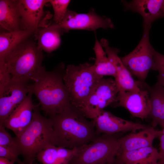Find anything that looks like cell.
Returning a JSON list of instances; mask_svg holds the SVG:
<instances>
[{"instance_id": "6da1fadb", "label": "cell", "mask_w": 164, "mask_h": 164, "mask_svg": "<svg viewBox=\"0 0 164 164\" xmlns=\"http://www.w3.org/2000/svg\"><path fill=\"white\" fill-rule=\"evenodd\" d=\"M65 69L60 64L53 70H44L31 84L43 111L49 117L69 110L73 107L63 81Z\"/></svg>"}, {"instance_id": "7a4b0ae2", "label": "cell", "mask_w": 164, "mask_h": 164, "mask_svg": "<svg viewBox=\"0 0 164 164\" xmlns=\"http://www.w3.org/2000/svg\"><path fill=\"white\" fill-rule=\"evenodd\" d=\"M49 118L53 124L54 145L57 147L71 149L79 147L98 136L93 121H88L74 107Z\"/></svg>"}, {"instance_id": "3957f363", "label": "cell", "mask_w": 164, "mask_h": 164, "mask_svg": "<svg viewBox=\"0 0 164 164\" xmlns=\"http://www.w3.org/2000/svg\"><path fill=\"white\" fill-rule=\"evenodd\" d=\"M30 38L21 43L0 61L6 66L12 82L34 81L46 70L42 66L44 57L43 51Z\"/></svg>"}, {"instance_id": "277c9868", "label": "cell", "mask_w": 164, "mask_h": 164, "mask_svg": "<svg viewBox=\"0 0 164 164\" xmlns=\"http://www.w3.org/2000/svg\"><path fill=\"white\" fill-rule=\"evenodd\" d=\"M39 109V105H35L30 124L20 135L14 138L24 164H33L39 152L54 145L52 121L42 115Z\"/></svg>"}, {"instance_id": "5b68a950", "label": "cell", "mask_w": 164, "mask_h": 164, "mask_svg": "<svg viewBox=\"0 0 164 164\" xmlns=\"http://www.w3.org/2000/svg\"><path fill=\"white\" fill-rule=\"evenodd\" d=\"M103 77L95 73L91 63L68 65L63 79L73 106L79 110Z\"/></svg>"}, {"instance_id": "8992f818", "label": "cell", "mask_w": 164, "mask_h": 164, "mask_svg": "<svg viewBox=\"0 0 164 164\" xmlns=\"http://www.w3.org/2000/svg\"><path fill=\"white\" fill-rule=\"evenodd\" d=\"M113 135L102 134L77 148L69 164H106L114 161L119 152L120 144L119 138Z\"/></svg>"}, {"instance_id": "52a82bcc", "label": "cell", "mask_w": 164, "mask_h": 164, "mask_svg": "<svg viewBox=\"0 0 164 164\" xmlns=\"http://www.w3.org/2000/svg\"><path fill=\"white\" fill-rule=\"evenodd\" d=\"M151 26H143L141 39L131 53L120 58L124 64L131 74L144 81L150 70H153L155 65V50L151 45L149 32Z\"/></svg>"}, {"instance_id": "ba28073f", "label": "cell", "mask_w": 164, "mask_h": 164, "mask_svg": "<svg viewBox=\"0 0 164 164\" xmlns=\"http://www.w3.org/2000/svg\"><path fill=\"white\" fill-rule=\"evenodd\" d=\"M118 92L114 80L103 77L95 86L79 110L87 118L93 120L104 108L118 102Z\"/></svg>"}, {"instance_id": "9c48e42d", "label": "cell", "mask_w": 164, "mask_h": 164, "mask_svg": "<svg viewBox=\"0 0 164 164\" xmlns=\"http://www.w3.org/2000/svg\"><path fill=\"white\" fill-rule=\"evenodd\" d=\"M56 24L64 33L73 29L95 31L100 28L114 27L110 18L99 15L93 9L87 13H78L68 10L62 22Z\"/></svg>"}, {"instance_id": "30bf717a", "label": "cell", "mask_w": 164, "mask_h": 164, "mask_svg": "<svg viewBox=\"0 0 164 164\" xmlns=\"http://www.w3.org/2000/svg\"><path fill=\"white\" fill-rule=\"evenodd\" d=\"M150 87L143 81L139 91H119L115 106L124 108L134 117L147 118L151 109Z\"/></svg>"}, {"instance_id": "8fae6325", "label": "cell", "mask_w": 164, "mask_h": 164, "mask_svg": "<svg viewBox=\"0 0 164 164\" xmlns=\"http://www.w3.org/2000/svg\"><path fill=\"white\" fill-rule=\"evenodd\" d=\"M109 60L114 66L116 72L114 80L118 91H138L142 81L135 80L118 56L119 50L111 47L108 41L102 39L100 42Z\"/></svg>"}, {"instance_id": "7c38bea8", "label": "cell", "mask_w": 164, "mask_h": 164, "mask_svg": "<svg viewBox=\"0 0 164 164\" xmlns=\"http://www.w3.org/2000/svg\"><path fill=\"white\" fill-rule=\"evenodd\" d=\"M97 136L101 134L113 135L120 132L145 129L149 126L118 117L110 112L103 110L93 119Z\"/></svg>"}, {"instance_id": "4fadbf2b", "label": "cell", "mask_w": 164, "mask_h": 164, "mask_svg": "<svg viewBox=\"0 0 164 164\" xmlns=\"http://www.w3.org/2000/svg\"><path fill=\"white\" fill-rule=\"evenodd\" d=\"M48 2L49 0H18L23 30L36 34L44 27L42 23L45 15L44 8Z\"/></svg>"}, {"instance_id": "5bb4252c", "label": "cell", "mask_w": 164, "mask_h": 164, "mask_svg": "<svg viewBox=\"0 0 164 164\" xmlns=\"http://www.w3.org/2000/svg\"><path fill=\"white\" fill-rule=\"evenodd\" d=\"M31 89L27 96L3 123V125L12 130L15 136L20 135L28 127L32 118L35 105L33 103Z\"/></svg>"}, {"instance_id": "9a60e30c", "label": "cell", "mask_w": 164, "mask_h": 164, "mask_svg": "<svg viewBox=\"0 0 164 164\" xmlns=\"http://www.w3.org/2000/svg\"><path fill=\"white\" fill-rule=\"evenodd\" d=\"M31 84L12 82L9 90L0 97V125H2L15 108L25 99Z\"/></svg>"}, {"instance_id": "2e32d148", "label": "cell", "mask_w": 164, "mask_h": 164, "mask_svg": "<svg viewBox=\"0 0 164 164\" xmlns=\"http://www.w3.org/2000/svg\"><path fill=\"white\" fill-rule=\"evenodd\" d=\"M123 3L126 11L138 12L142 16L143 26H151L155 20L164 17V0H134Z\"/></svg>"}, {"instance_id": "e0dca14e", "label": "cell", "mask_w": 164, "mask_h": 164, "mask_svg": "<svg viewBox=\"0 0 164 164\" xmlns=\"http://www.w3.org/2000/svg\"><path fill=\"white\" fill-rule=\"evenodd\" d=\"M159 132L152 127L149 126L138 132H133L119 138V153L152 146L153 141L158 137Z\"/></svg>"}, {"instance_id": "ac0fdd59", "label": "cell", "mask_w": 164, "mask_h": 164, "mask_svg": "<svg viewBox=\"0 0 164 164\" xmlns=\"http://www.w3.org/2000/svg\"><path fill=\"white\" fill-rule=\"evenodd\" d=\"M0 25L8 32L23 30L18 0H0Z\"/></svg>"}, {"instance_id": "d6986e66", "label": "cell", "mask_w": 164, "mask_h": 164, "mask_svg": "<svg viewBox=\"0 0 164 164\" xmlns=\"http://www.w3.org/2000/svg\"><path fill=\"white\" fill-rule=\"evenodd\" d=\"M63 33L55 23L40 28L36 34L38 47L47 53L54 51L60 46V37Z\"/></svg>"}, {"instance_id": "ffe728a7", "label": "cell", "mask_w": 164, "mask_h": 164, "mask_svg": "<svg viewBox=\"0 0 164 164\" xmlns=\"http://www.w3.org/2000/svg\"><path fill=\"white\" fill-rule=\"evenodd\" d=\"M116 158L124 164H150L158 161L159 155L152 146L120 152Z\"/></svg>"}, {"instance_id": "44dd1931", "label": "cell", "mask_w": 164, "mask_h": 164, "mask_svg": "<svg viewBox=\"0 0 164 164\" xmlns=\"http://www.w3.org/2000/svg\"><path fill=\"white\" fill-rule=\"evenodd\" d=\"M151 111L149 116L152 125L155 128L159 125L164 128V87L155 85L149 88Z\"/></svg>"}, {"instance_id": "7402d4cb", "label": "cell", "mask_w": 164, "mask_h": 164, "mask_svg": "<svg viewBox=\"0 0 164 164\" xmlns=\"http://www.w3.org/2000/svg\"><path fill=\"white\" fill-rule=\"evenodd\" d=\"M34 34L32 32L22 30L14 32L2 31L0 33V61L16 46Z\"/></svg>"}, {"instance_id": "603a6c76", "label": "cell", "mask_w": 164, "mask_h": 164, "mask_svg": "<svg viewBox=\"0 0 164 164\" xmlns=\"http://www.w3.org/2000/svg\"><path fill=\"white\" fill-rule=\"evenodd\" d=\"M94 50L96 58L93 67L95 73L102 77L111 76L115 78L116 75L115 68L108 56H106L105 51L97 38Z\"/></svg>"}, {"instance_id": "cb8c5ba5", "label": "cell", "mask_w": 164, "mask_h": 164, "mask_svg": "<svg viewBox=\"0 0 164 164\" xmlns=\"http://www.w3.org/2000/svg\"><path fill=\"white\" fill-rule=\"evenodd\" d=\"M70 2L69 0H49V3L52 6L54 11V23L59 24L62 22Z\"/></svg>"}, {"instance_id": "d4e9b609", "label": "cell", "mask_w": 164, "mask_h": 164, "mask_svg": "<svg viewBox=\"0 0 164 164\" xmlns=\"http://www.w3.org/2000/svg\"><path fill=\"white\" fill-rule=\"evenodd\" d=\"M57 159V147L53 145L42 150L36 156V159L42 164H55Z\"/></svg>"}, {"instance_id": "484cf974", "label": "cell", "mask_w": 164, "mask_h": 164, "mask_svg": "<svg viewBox=\"0 0 164 164\" xmlns=\"http://www.w3.org/2000/svg\"><path fill=\"white\" fill-rule=\"evenodd\" d=\"M11 75L3 62H0V97L9 90L12 84Z\"/></svg>"}, {"instance_id": "4316f807", "label": "cell", "mask_w": 164, "mask_h": 164, "mask_svg": "<svg viewBox=\"0 0 164 164\" xmlns=\"http://www.w3.org/2000/svg\"><path fill=\"white\" fill-rule=\"evenodd\" d=\"M155 65L153 70L159 71L155 85L164 87V55L154 51Z\"/></svg>"}, {"instance_id": "83f0119b", "label": "cell", "mask_w": 164, "mask_h": 164, "mask_svg": "<svg viewBox=\"0 0 164 164\" xmlns=\"http://www.w3.org/2000/svg\"><path fill=\"white\" fill-rule=\"evenodd\" d=\"M77 148L69 149L62 147H57V160L61 164H69L75 155Z\"/></svg>"}, {"instance_id": "f1b7e54d", "label": "cell", "mask_w": 164, "mask_h": 164, "mask_svg": "<svg viewBox=\"0 0 164 164\" xmlns=\"http://www.w3.org/2000/svg\"><path fill=\"white\" fill-rule=\"evenodd\" d=\"M5 128L3 125H0V146L16 149L19 151L14 138L12 137Z\"/></svg>"}, {"instance_id": "f546056e", "label": "cell", "mask_w": 164, "mask_h": 164, "mask_svg": "<svg viewBox=\"0 0 164 164\" xmlns=\"http://www.w3.org/2000/svg\"><path fill=\"white\" fill-rule=\"evenodd\" d=\"M20 155L19 150L11 148L0 146V157L4 158L19 164H24L19 158Z\"/></svg>"}, {"instance_id": "4dcf8cb0", "label": "cell", "mask_w": 164, "mask_h": 164, "mask_svg": "<svg viewBox=\"0 0 164 164\" xmlns=\"http://www.w3.org/2000/svg\"><path fill=\"white\" fill-rule=\"evenodd\" d=\"M158 137L160 141L159 159L158 162L160 164H164V128L159 131Z\"/></svg>"}, {"instance_id": "1f68e13d", "label": "cell", "mask_w": 164, "mask_h": 164, "mask_svg": "<svg viewBox=\"0 0 164 164\" xmlns=\"http://www.w3.org/2000/svg\"><path fill=\"white\" fill-rule=\"evenodd\" d=\"M14 162L4 158L0 157V164H14Z\"/></svg>"}, {"instance_id": "d6a6232c", "label": "cell", "mask_w": 164, "mask_h": 164, "mask_svg": "<svg viewBox=\"0 0 164 164\" xmlns=\"http://www.w3.org/2000/svg\"><path fill=\"white\" fill-rule=\"evenodd\" d=\"M106 164H124L119 161L116 157V159L113 161L107 163Z\"/></svg>"}, {"instance_id": "836d02e7", "label": "cell", "mask_w": 164, "mask_h": 164, "mask_svg": "<svg viewBox=\"0 0 164 164\" xmlns=\"http://www.w3.org/2000/svg\"><path fill=\"white\" fill-rule=\"evenodd\" d=\"M150 164H160L158 162H156L152 163Z\"/></svg>"}, {"instance_id": "e575fe53", "label": "cell", "mask_w": 164, "mask_h": 164, "mask_svg": "<svg viewBox=\"0 0 164 164\" xmlns=\"http://www.w3.org/2000/svg\"></svg>"}]
</instances>
